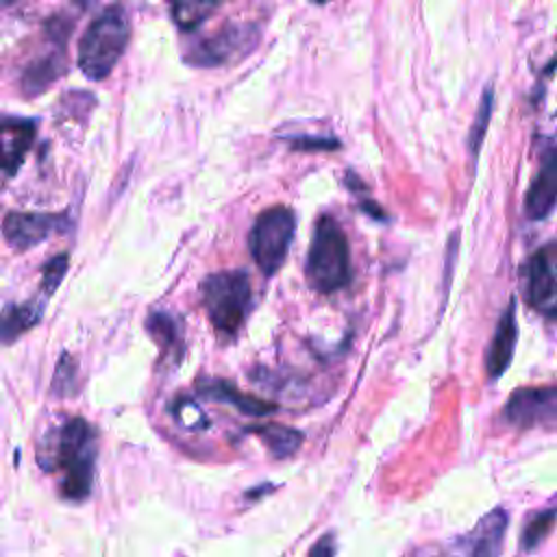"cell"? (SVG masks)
<instances>
[{
	"mask_svg": "<svg viewBox=\"0 0 557 557\" xmlns=\"http://www.w3.org/2000/svg\"><path fill=\"white\" fill-rule=\"evenodd\" d=\"M555 524H557V494L550 498L548 505H544L542 509L533 511L527 518L522 533H520V553H524V555L535 553L546 542V537L553 533Z\"/></svg>",
	"mask_w": 557,
	"mask_h": 557,
	"instance_id": "cell-16",
	"label": "cell"
},
{
	"mask_svg": "<svg viewBox=\"0 0 557 557\" xmlns=\"http://www.w3.org/2000/svg\"><path fill=\"white\" fill-rule=\"evenodd\" d=\"M2 2H15V0H2Z\"/></svg>",
	"mask_w": 557,
	"mask_h": 557,
	"instance_id": "cell-26",
	"label": "cell"
},
{
	"mask_svg": "<svg viewBox=\"0 0 557 557\" xmlns=\"http://www.w3.org/2000/svg\"><path fill=\"white\" fill-rule=\"evenodd\" d=\"M522 298L529 307L557 320V272L546 250L533 252L520 268Z\"/></svg>",
	"mask_w": 557,
	"mask_h": 557,
	"instance_id": "cell-9",
	"label": "cell"
},
{
	"mask_svg": "<svg viewBox=\"0 0 557 557\" xmlns=\"http://www.w3.org/2000/svg\"><path fill=\"white\" fill-rule=\"evenodd\" d=\"M198 394L202 398H209V400L233 405L242 413H248V416H255V418L268 416V413H272L276 409L274 403L263 400L259 396H250V394L242 392L239 387H235L233 383L220 381V379H202V381H198Z\"/></svg>",
	"mask_w": 557,
	"mask_h": 557,
	"instance_id": "cell-14",
	"label": "cell"
},
{
	"mask_svg": "<svg viewBox=\"0 0 557 557\" xmlns=\"http://www.w3.org/2000/svg\"><path fill=\"white\" fill-rule=\"evenodd\" d=\"M518 344V322H516V296H511L509 305L498 318L490 346L485 350V374L490 381H498L505 370L511 366L513 352Z\"/></svg>",
	"mask_w": 557,
	"mask_h": 557,
	"instance_id": "cell-11",
	"label": "cell"
},
{
	"mask_svg": "<svg viewBox=\"0 0 557 557\" xmlns=\"http://www.w3.org/2000/svg\"><path fill=\"white\" fill-rule=\"evenodd\" d=\"M200 294L215 333L224 339L235 337L252 307V287L248 274L242 270L213 272L202 281Z\"/></svg>",
	"mask_w": 557,
	"mask_h": 557,
	"instance_id": "cell-3",
	"label": "cell"
},
{
	"mask_svg": "<svg viewBox=\"0 0 557 557\" xmlns=\"http://www.w3.org/2000/svg\"><path fill=\"white\" fill-rule=\"evenodd\" d=\"M67 255L61 252V255H54L50 261H46V265L41 268V289L46 294H54L57 287L61 285L65 272H67Z\"/></svg>",
	"mask_w": 557,
	"mask_h": 557,
	"instance_id": "cell-22",
	"label": "cell"
},
{
	"mask_svg": "<svg viewBox=\"0 0 557 557\" xmlns=\"http://www.w3.org/2000/svg\"><path fill=\"white\" fill-rule=\"evenodd\" d=\"M257 41H259L257 26L235 24V26H226V28L213 33L211 37L198 41L185 59L189 63L202 65V67L226 65V63L239 61L242 57L252 52Z\"/></svg>",
	"mask_w": 557,
	"mask_h": 557,
	"instance_id": "cell-7",
	"label": "cell"
},
{
	"mask_svg": "<svg viewBox=\"0 0 557 557\" xmlns=\"http://www.w3.org/2000/svg\"><path fill=\"white\" fill-rule=\"evenodd\" d=\"M503 418L518 429H535L557 422V385L518 387L503 405Z\"/></svg>",
	"mask_w": 557,
	"mask_h": 557,
	"instance_id": "cell-8",
	"label": "cell"
},
{
	"mask_svg": "<svg viewBox=\"0 0 557 557\" xmlns=\"http://www.w3.org/2000/svg\"><path fill=\"white\" fill-rule=\"evenodd\" d=\"M557 205V148L544 152L537 174L533 176L527 196L524 213L529 220H546Z\"/></svg>",
	"mask_w": 557,
	"mask_h": 557,
	"instance_id": "cell-12",
	"label": "cell"
},
{
	"mask_svg": "<svg viewBox=\"0 0 557 557\" xmlns=\"http://www.w3.org/2000/svg\"><path fill=\"white\" fill-rule=\"evenodd\" d=\"M224 0H170L172 15L181 28H196L205 22Z\"/></svg>",
	"mask_w": 557,
	"mask_h": 557,
	"instance_id": "cell-19",
	"label": "cell"
},
{
	"mask_svg": "<svg viewBox=\"0 0 557 557\" xmlns=\"http://www.w3.org/2000/svg\"><path fill=\"white\" fill-rule=\"evenodd\" d=\"M305 274L315 292L331 294L350 283L348 239L333 215H320L307 252Z\"/></svg>",
	"mask_w": 557,
	"mask_h": 557,
	"instance_id": "cell-1",
	"label": "cell"
},
{
	"mask_svg": "<svg viewBox=\"0 0 557 557\" xmlns=\"http://www.w3.org/2000/svg\"><path fill=\"white\" fill-rule=\"evenodd\" d=\"M309 557H335V535H322L309 550Z\"/></svg>",
	"mask_w": 557,
	"mask_h": 557,
	"instance_id": "cell-24",
	"label": "cell"
},
{
	"mask_svg": "<svg viewBox=\"0 0 557 557\" xmlns=\"http://www.w3.org/2000/svg\"><path fill=\"white\" fill-rule=\"evenodd\" d=\"M294 231L296 218L289 207L276 205L257 215L248 235V248L263 274L272 276L281 270L287 259Z\"/></svg>",
	"mask_w": 557,
	"mask_h": 557,
	"instance_id": "cell-6",
	"label": "cell"
},
{
	"mask_svg": "<svg viewBox=\"0 0 557 557\" xmlns=\"http://www.w3.org/2000/svg\"><path fill=\"white\" fill-rule=\"evenodd\" d=\"M313 2H318V4H322V2H329V0H313Z\"/></svg>",
	"mask_w": 557,
	"mask_h": 557,
	"instance_id": "cell-25",
	"label": "cell"
},
{
	"mask_svg": "<svg viewBox=\"0 0 557 557\" xmlns=\"http://www.w3.org/2000/svg\"><path fill=\"white\" fill-rule=\"evenodd\" d=\"M146 331L154 339V344L161 348L165 357L181 359L183 352V333L178 326V320H174L168 311H154L146 318Z\"/></svg>",
	"mask_w": 557,
	"mask_h": 557,
	"instance_id": "cell-17",
	"label": "cell"
},
{
	"mask_svg": "<svg viewBox=\"0 0 557 557\" xmlns=\"http://www.w3.org/2000/svg\"><path fill=\"white\" fill-rule=\"evenodd\" d=\"M76 361L70 355H61L57 370H54V379H52V389L61 396H70L76 389Z\"/></svg>",
	"mask_w": 557,
	"mask_h": 557,
	"instance_id": "cell-21",
	"label": "cell"
},
{
	"mask_svg": "<svg viewBox=\"0 0 557 557\" xmlns=\"http://www.w3.org/2000/svg\"><path fill=\"white\" fill-rule=\"evenodd\" d=\"M507 527L509 511L505 507H494L481 516L470 531L433 546H422L413 557H498L503 553Z\"/></svg>",
	"mask_w": 557,
	"mask_h": 557,
	"instance_id": "cell-5",
	"label": "cell"
},
{
	"mask_svg": "<svg viewBox=\"0 0 557 557\" xmlns=\"http://www.w3.org/2000/svg\"><path fill=\"white\" fill-rule=\"evenodd\" d=\"M555 248H557V246H555Z\"/></svg>",
	"mask_w": 557,
	"mask_h": 557,
	"instance_id": "cell-27",
	"label": "cell"
},
{
	"mask_svg": "<svg viewBox=\"0 0 557 557\" xmlns=\"http://www.w3.org/2000/svg\"><path fill=\"white\" fill-rule=\"evenodd\" d=\"M492 109H494V89L492 85H485L476 113H474V122L470 124V133H468V148H470V157L472 161L479 159L487 126H490V117H492Z\"/></svg>",
	"mask_w": 557,
	"mask_h": 557,
	"instance_id": "cell-20",
	"label": "cell"
},
{
	"mask_svg": "<svg viewBox=\"0 0 557 557\" xmlns=\"http://www.w3.org/2000/svg\"><path fill=\"white\" fill-rule=\"evenodd\" d=\"M44 313V305L33 302H20V305H7L0 311V342L13 344L20 339L26 331H30Z\"/></svg>",
	"mask_w": 557,
	"mask_h": 557,
	"instance_id": "cell-15",
	"label": "cell"
},
{
	"mask_svg": "<svg viewBox=\"0 0 557 557\" xmlns=\"http://www.w3.org/2000/svg\"><path fill=\"white\" fill-rule=\"evenodd\" d=\"M37 124L26 117H2L0 120V170L15 174L22 165L26 150L35 139Z\"/></svg>",
	"mask_w": 557,
	"mask_h": 557,
	"instance_id": "cell-13",
	"label": "cell"
},
{
	"mask_svg": "<svg viewBox=\"0 0 557 557\" xmlns=\"http://www.w3.org/2000/svg\"><path fill=\"white\" fill-rule=\"evenodd\" d=\"M250 431L268 446L270 455L276 459H287L298 453L305 435L298 429L283 426V424H257L250 426Z\"/></svg>",
	"mask_w": 557,
	"mask_h": 557,
	"instance_id": "cell-18",
	"label": "cell"
},
{
	"mask_svg": "<svg viewBox=\"0 0 557 557\" xmlns=\"http://www.w3.org/2000/svg\"><path fill=\"white\" fill-rule=\"evenodd\" d=\"M292 146L296 150H335L339 141L335 137H296Z\"/></svg>",
	"mask_w": 557,
	"mask_h": 557,
	"instance_id": "cell-23",
	"label": "cell"
},
{
	"mask_svg": "<svg viewBox=\"0 0 557 557\" xmlns=\"http://www.w3.org/2000/svg\"><path fill=\"white\" fill-rule=\"evenodd\" d=\"M65 218L59 213H33V211H11L2 222V233L9 246L15 250H26L44 239H48L54 231H61Z\"/></svg>",
	"mask_w": 557,
	"mask_h": 557,
	"instance_id": "cell-10",
	"label": "cell"
},
{
	"mask_svg": "<svg viewBox=\"0 0 557 557\" xmlns=\"http://www.w3.org/2000/svg\"><path fill=\"white\" fill-rule=\"evenodd\" d=\"M131 39V24L122 9H104L78 41V67L91 81H102L122 59Z\"/></svg>",
	"mask_w": 557,
	"mask_h": 557,
	"instance_id": "cell-4",
	"label": "cell"
},
{
	"mask_svg": "<svg viewBox=\"0 0 557 557\" xmlns=\"http://www.w3.org/2000/svg\"><path fill=\"white\" fill-rule=\"evenodd\" d=\"M57 468L63 472L61 494L70 500H83L94 485L96 433L85 418H70L54 444Z\"/></svg>",
	"mask_w": 557,
	"mask_h": 557,
	"instance_id": "cell-2",
	"label": "cell"
}]
</instances>
